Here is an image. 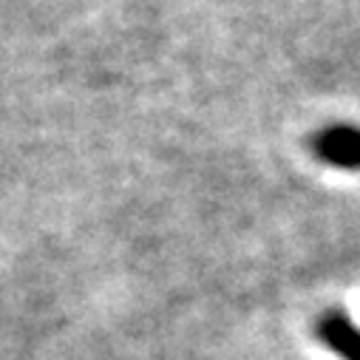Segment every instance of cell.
Listing matches in <instances>:
<instances>
[{"instance_id": "cell-1", "label": "cell", "mask_w": 360, "mask_h": 360, "mask_svg": "<svg viewBox=\"0 0 360 360\" xmlns=\"http://www.w3.org/2000/svg\"><path fill=\"white\" fill-rule=\"evenodd\" d=\"M315 153L343 170H360V128L335 125L315 136Z\"/></svg>"}, {"instance_id": "cell-2", "label": "cell", "mask_w": 360, "mask_h": 360, "mask_svg": "<svg viewBox=\"0 0 360 360\" xmlns=\"http://www.w3.org/2000/svg\"><path fill=\"white\" fill-rule=\"evenodd\" d=\"M318 338L332 349L338 352L343 360H360V329L352 326V321L346 318V312L340 309H329L318 318V326H315Z\"/></svg>"}]
</instances>
